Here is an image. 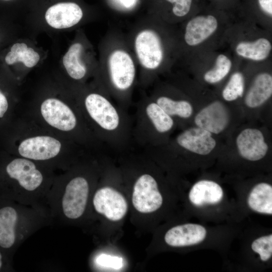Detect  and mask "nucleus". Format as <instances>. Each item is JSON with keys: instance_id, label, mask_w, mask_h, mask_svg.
<instances>
[{"instance_id": "obj_1", "label": "nucleus", "mask_w": 272, "mask_h": 272, "mask_svg": "<svg viewBox=\"0 0 272 272\" xmlns=\"http://www.w3.org/2000/svg\"><path fill=\"white\" fill-rule=\"evenodd\" d=\"M172 25L149 16L136 22L126 35L143 86L149 85L179 57L178 35Z\"/></svg>"}, {"instance_id": "obj_2", "label": "nucleus", "mask_w": 272, "mask_h": 272, "mask_svg": "<svg viewBox=\"0 0 272 272\" xmlns=\"http://www.w3.org/2000/svg\"><path fill=\"white\" fill-rule=\"evenodd\" d=\"M98 72L102 90L120 102L131 97L137 81L138 65L126 36L111 29L99 49Z\"/></svg>"}, {"instance_id": "obj_3", "label": "nucleus", "mask_w": 272, "mask_h": 272, "mask_svg": "<svg viewBox=\"0 0 272 272\" xmlns=\"http://www.w3.org/2000/svg\"><path fill=\"white\" fill-rule=\"evenodd\" d=\"M52 180L34 161L23 157L0 163V197L47 210Z\"/></svg>"}, {"instance_id": "obj_4", "label": "nucleus", "mask_w": 272, "mask_h": 272, "mask_svg": "<svg viewBox=\"0 0 272 272\" xmlns=\"http://www.w3.org/2000/svg\"><path fill=\"white\" fill-rule=\"evenodd\" d=\"M52 223L45 209L0 197V249L12 260L24 241L40 228Z\"/></svg>"}, {"instance_id": "obj_5", "label": "nucleus", "mask_w": 272, "mask_h": 272, "mask_svg": "<svg viewBox=\"0 0 272 272\" xmlns=\"http://www.w3.org/2000/svg\"><path fill=\"white\" fill-rule=\"evenodd\" d=\"M53 182L47 198V206L53 221L69 224L83 219L87 211L91 193L89 180L76 175Z\"/></svg>"}, {"instance_id": "obj_6", "label": "nucleus", "mask_w": 272, "mask_h": 272, "mask_svg": "<svg viewBox=\"0 0 272 272\" xmlns=\"http://www.w3.org/2000/svg\"><path fill=\"white\" fill-rule=\"evenodd\" d=\"M62 63L68 76L75 81L84 80L91 73L97 74L98 61L91 45L82 32L69 47Z\"/></svg>"}, {"instance_id": "obj_7", "label": "nucleus", "mask_w": 272, "mask_h": 272, "mask_svg": "<svg viewBox=\"0 0 272 272\" xmlns=\"http://www.w3.org/2000/svg\"><path fill=\"white\" fill-rule=\"evenodd\" d=\"M84 104L90 118L104 132L113 134L120 130L122 122L121 115L104 90L86 94Z\"/></svg>"}, {"instance_id": "obj_8", "label": "nucleus", "mask_w": 272, "mask_h": 272, "mask_svg": "<svg viewBox=\"0 0 272 272\" xmlns=\"http://www.w3.org/2000/svg\"><path fill=\"white\" fill-rule=\"evenodd\" d=\"M132 205L142 214L154 213L163 203V197L155 178L150 174L141 175L136 179L132 189Z\"/></svg>"}, {"instance_id": "obj_9", "label": "nucleus", "mask_w": 272, "mask_h": 272, "mask_svg": "<svg viewBox=\"0 0 272 272\" xmlns=\"http://www.w3.org/2000/svg\"><path fill=\"white\" fill-rule=\"evenodd\" d=\"M187 198L194 209L208 211L220 208L226 201V193L217 182L203 179L195 182L191 186Z\"/></svg>"}, {"instance_id": "obj_10", "label": "nucleus", "mask_w": 272, "mask_h": 272, "mask_svg": "<svg viewBox=\"0 0 272 272\" xmlns=\"http://www.w3.org/2000/svg\"><path fill=\"white\" fill-rule=\"evenodd\" d=\"M92 205L96 213L113 222L122 219L128 210L127 202L123 195L109 186L96 190L92 196Z\"/></svg>"}, {"instance_id": "obj_11", "label": "nucleus", "mask_w": 272, "mask_h": 272, "mask_svg": "<svg viewBox=\"0 0 272 272\" xmlns=\"http://www.w3.org/2000/svg\"><path fill=\"white\" fill-rule=\"evenodd\" d=\"M44 20L52 29L65 30L82 22L84 12L80 5L72 1H63L50 6L45 12Z\"/></svg>"}, {"instance_id": "obj_12", "label": "nucleus", "mask_w": 272, "mask_h": 272, "mask_svg": "<svg viewBox=\"0 0 272 272\" xmlns=\"http://www.w3.org/2000/svg\"><path fill=\"white\" fill-rule=\"evenodd\" d=\"M209 235V230L206 226L198 223H185L169 229L164 239L170 247L184 248L201 245Z\"/></svg>"}, {"instance_id": "obj_13", "label": "nucleus", "mask_w": 272, "mask_h": 272, "mask_svg": "<svg viewBox=\"0 0 272 272\" xmlns=\"http://www.w3.org/2000/svg\"><path fill=\"white\" fill-rule=\"evenodd\" d=\"M61 143L47 135L28 138L21 142L18 153L23 157L33 161H47L53 160L59 154Z\"/></svg>"}, {"instance_id": "obj_14", "label": "nucleus", "mask_w": 272, "mask_h": 272, "mask_svg": "<svg viewBox=\"0 0 272 272\" xmlns=\"http://www.w3.org/2000/svg\"><path fill=\"white\" fill-rule=\"evenodd\" d=\"M218 25L217 18L211 15L191 18L183 28L181 38H178L179 47L182 45L192 47L201 44L216 31Z\"/></svg>"}, {"instance_id": "obj_15", "label": "nucleus", "mask_w": 272, "mask_h": 272, "mask_svg": "<svg viewBox=\"0 0 272 272\" xmlns=\"http://www.w3.org/2000/svg\"><path fill=\"white\" fill-rule=\"evenodd\" d=\"M40 111L48 124L60 130L71 131L77 125V120L73 111L58 99H46L41 105Z\"/></svg>"}, {"instance_id": "obj_16", "label": "nucleus", "mask_w": 272, "mask_h": 272, "mask_svg": "<svg viewBox=\"0 0 272 272\" xmlns=\"http://www.w3.org/2000/svg\"><path fill=\"white\" fill-rule=\"evenodd\" d=\"M236 145L241 157L250 162L262 159L268 150L261 131L254 128L242 130L236 138Z\"/></svg>"}, {"instance_id": "obj_17", "label": "nucleus", "mask_w": 272, "mask_h": 272, "mask_svg": "<svg viewBox=\"0 0 272 272\" xmlns=\"http://www.w3.org/2000/svg\"><path fill=\"white\" fill-rule=\"evenodd\" d=\"M229 121V113L225 106L219 101L213 102L203 107L194 118L196 126L216 134L222 132Z\"/></svg>"}, {"instance_id": "obj_18", "label": "nucleus", "mask_w": 272, "mask_h": 272, "mask_svg": "<svg viewBox=\"0 0 272 272\" xmlns=\"http://www.w3.org/2000/svg\"><path fill=\"white\" fill-rule=\"evenodd\" d=\"M176 142L181 148L201 156L209 155L216 146L212 133L198 126L181 132L176 137Z\"/></svg>"}, {"instance_id": "obj_19", "label": "nucleus", "mask_w": 272, "mask_h": 272, "mask_svg": "<svg viewBox=\"0 0 272 272\" xmlns=\"http://www.w3.org/2000/svg\"><path fill=\"white\" fill-rule=\"evenodd\" d=\"M246 203L254 213L271 216L272 185L266 182L254 184L246 194Z\"/></svg>"}, {"instance_id": "obj_20", "label": "nucleus", "mask_w": 272, "mask_h": 272, "mask_svg": "<svg viewBox=\"0 0 272 272\" xmlns=\"http://www.w3.org/2000/svg\"><path fill=\"white\" fill-rule=\"evenodd\" d=\"M272 95V76L266 72L258 74L253 80L244 98L245 104L255 108L263 104Z\"/></svg>"}, {"instance_id": "obj_21", "label": "nucleus", "mask_w": 272, "mask_h": 272, "mask_svg": "<svg viewBox=\"0 0 272 272\" xmlns=\"http://www.w3.org/2000/svg\"><path fill=\"white\" fill-rule=\"evenodd\" d=\"M271 49L269 40L264 37H260L253 41L239 42L236 45L235 52L242 58L261 61L268 57Z\"/></svg>"}, {"instance_id": "obj_22", "label": "nucleus", "mask_w": 272, "mask_h": 272, "mask_svg": "<svg viewBox=\"0 0 272 272\" xmlns=\"http://www.w3.org/2000/svg\"><path fill=\"white\" fill-rule=\"evenodd\" d=\"M40 60V54L34 48L23 42L14 43L5 58V61L8 65L21 63L29 69L36 66Z\"/></svg>"}, {"instance_id": "obj_23", "label": "nucleus", "mask_w": 272, "mask_h": 272, "mask_svg": "<svg viewBox=\"0 0 272 272\" xmlns=\"http://www.w3.org/2000/svg\"><path fill=\"white\" fill-rule=\"evenodd\" d=\"M144 115L146 118L158 132L163 133L170 131L174 125V121L154 100L149 99L145 104Z\"/></svg>"}, {"instance_id": "obj_24", "label": "nucleus", "mask_w": 272, "mask_h": 272, "mask_svg": "<svg viewBox=\"0 0 272 272\" xmlns=\"http://www.w3.org/2000/svg\"><path fill=\"white\" fill-rule=\"evenodd\" d=\"M152 100L168 115L187 118L193 113V107L190 102L184 100H176L165 95L155 94Z\"/></svg>"}, {"instance_id": "obj_25", "label": "nucleus", "mask_w": 272, "mask_h": 272, "mask_svg": "<svg viewBox=\"0 0 272 272\" xmlns=\"http://www.w3.org/2000/svg\"><path fill=\"white\" fill-rule=\"evenodd\" d=\"M231 67V59L226 55L220 54L217 57L214 66L205 73L203 79L211 84L219 83L229 73Z\"/></svg>"}, {"instance_id": "obj_26", "label": "nucleus", "mask_w": 272, "mask_h": 272, "mask_svg": "<svg viewBox=\"0 0 272 272\" xmlns=\"http://www.w3.org/2000/svg\"><path fill=\"white\" fill-rule=\"evenodd\" d=\"M245 88L243 74L236 72L233 73L222 91L223 98L228 102L233 101L242 97Z\"/></svg>"}, {"instance_id": "obj_27", "label": "nucleus", "mask_w": 272, "mask_h": 272, "mask_svg": "<svg viewBox=\"0 0 272 272\" xmlns=\"http://www.w3.org/2000/svg\"><path fill=\"white\" fill-rule=\"evenodd\" d=\"M250 249L258 255L261 262L269 261L272 258V234L262 235L255 238L250 244Z\"/></svg>"}, {"instance_id": "obj_28", "label": "nucleus", "mask_w": 272, "mask_h": 272, "mask_svg": "<svg viewBox=\"0 0 272 272\" xmlns=\"http://www.w3.org/2000/svg\"><path fill=\"white\" fill-rule=\"evenodd\" d=\"M172 5L170 24L184 18L189 12L192 0H164Z\"/></svg>"}, {"instance_id": "obj_29", "label": "nucleus", "mask_w": 272, "mask_h": 272, "mask_svg": "<svg viewBox=\"0 0 272 272\" xmlns=\"http://www.w3.org/2000/svg\"><path fill=\"white\" fill-rule=\"evenodd\" d=\"M95 261L99 265L112 267L114 268H119L122 265V260L120 258L106 254L99 255L95 258Z\"/></svg>"}, {"instance_id": "obj_30", "label": "nucleus", "mask_w": 272, "mask_h": 272, "mask_svg": "<svg viewBox=\"0 0 272 272\" xmlns=\"http://www.w3.org/2000/svg\"><path fill=\"white\" fill-rule=\"evenodd\" d=\"M13 260L0 249V272L13 271Z\"/></svg>"}, {"instance_id": "obj_31", "label": "nucleus", "mask_w": 272, "mask_h": 272, "mask_svg": "<svg viewBox=\"0 0 272 272\" xmlns=\"http://www.w3.org/2000/svg\"><path fill=\"white\" fill-rule=\"evenodd\" d=\"M118 7L122 11L132 10L138 3V0H115Z\"/></svg>"}, {"instance_id": "obj_32", "label": "nucleus", "mask_w": 272, "mask_h": 272, "mask_svg": "<svg viewBox=\"0 0 272 272\" xmlns=\"http://www.w3.org/2000/svg\"><path fill=\"white\" fill-rule=\"evenodd\" d=\"M262 11L269 17H272V0H258Z\"/></svg>"}, {"instance_id": "obj_33", "label": "nucleus", "mask_w": 272, "mask_h": 272, "mask_svg": "<svg viewBox=\"0 0 272 272\" xmlns=\"http://www.w3.org/2000/svg\"><path fill=\"white\" fill-rule=\"evenodd\" d=\"M9 103L7 97L0 90V118L5 114L8 110Z\"/></svg>"}, {"instance_id": "obj_34", "label": "nucleus", "mask_w": 272, "mask_h": 272, "mask_svg": "<svg viewBox=\"0 0 272 272\" xmlns=\"http://www.w3.org/2000/svg\"><path fill=\"white\" fill-rule=\"evenodd\" d=\"M0 1H3V2H10L13 0H0Z\"/></svg>"}]
</instances>
